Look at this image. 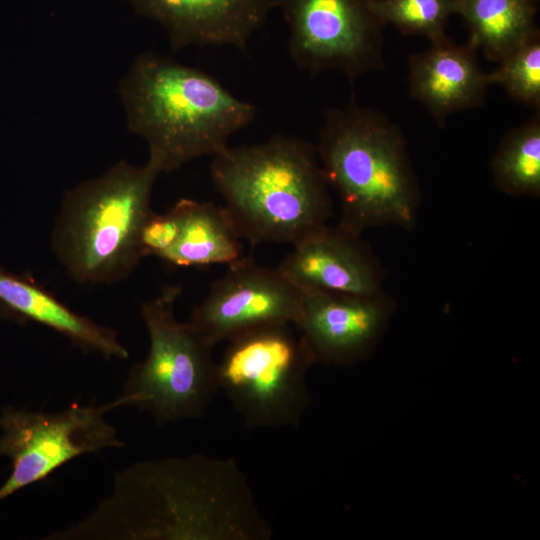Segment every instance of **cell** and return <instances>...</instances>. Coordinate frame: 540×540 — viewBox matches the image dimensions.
Masks as SVG:
<instances>
[{
  "label": "cell",
  "mask_w": 540,
  "mask_h": 540,
  "mask_svg": "<svg viewBox=\"0 0 540 540\" xmlns=\"http://www.w3.org/2000/svg\"><path fill=\"white\" fill-rule=\"evenodd\" d=\"M273 529L231 458L202 453L137 462L85 519L45 540H270Z\"/></svg>",
  "instance_id": "cell-1"
},
{
  "label": "cell",
  "mask_w": 540,
  "mask_h": 540,
  "mask_svg": "<svg viewBox=\"0 0 540 540\" xmlns=\"http://www.w3.org/2000/svg\"><path fill=\"white\" fill-rule=\"evenodd\" d=\"M118 91L127 127L159 173L219 153L257 113L212 75L152 51L137 56Z\"/></svg>",
  "instance_id": "cell-2"
},
{
  "label": "cell",
  "mask_w": 540,
  "mask_h": 540,
  "mask_svg": "<svg viewBox=\"0 0 540 540\" xmlns=\"http://www.w3.org/2000/svg\"><path fill=\"white\" fill-rule=\"evenodd\" d=\"M210 176L239 236L252 246H293L333 215L316 147L298 137L276 134L261 143L228 145L212 156Z\"/></svg>",
  "instance_id": "cell-3"
},
{
  "label": "cell",
  "mask_w": 540,
  "mask_h": 540,
  "mask_svg": "<svg viewBox=\"0 0 540 540\" xmlns=\"http://www.w3.org/2000/svg\"><path fill=\"white\" fill-rule=\"evenodd\" d=\"M315 147L339 197L338 225L360 235L383 226L414 228L421 193L398 124L353 95L346 106L325 110Z\"/></svg>",
  "instance_id": "cell-4"
},
{
  "label": "cell",
  "mask_w": 540,
  "mask_h": 540,
  "mask_svg": "<svg viewBox=\"0 0 540 540\" xmlns=\"http://www.w3.org/2000/svg\"><path fill=\"white\" fill-rule=\"evenodd\" d=\"M159 171L121 160L67 191L51 235L52 250L81 284L127 278L143 258L140 238Z\"/></svg>",
  "instance_id": "cell-5"
},
{
  "label": "cell",
  "mask_w": 540,
  "mask_h": 540,
  "mask_svg": "<svg viewBox=\"0 0 540 540\" xmlns=\"http://www.w3.org/2000/svg\"><path fill=\"white\" fill-rule=\"evenodd\" d=\"M180 285H165L142 304L148 337L145 359L129 371L122 405L148 412L159 425L203 416L219 391L214 347L175 316Z\"/></svg>",
  "instance_id": "cell-6"
},
{
  "label": "cell",
  "mask_w": 540,
  "mask_h": 540,
  "mask_svg": "<svg viewBox=\"0 0 540 540\" xmlns=\"http://www.w3.org/2000/svg\"><path fill=\"white\" fill-rule=\"evenodd\" d=\"M290 323H273L230 338L216 364L222 390L248 429L299 427L311 398L314 364Z\"/></svg>",
  "instance_id": "cell-7"
},
{
  "label": "cell",
  "mask_w": 540,
  "mask_h": 540,
  "mask_svg": "<svg viewBox=\"0 0 540 540\" xmlns=\"http://www.w3.org/2000/svg\"><path fill=\"white\" fill-rule=\"evenodd\" d=\"M122 406L119 398L102 406L73 404L58 413L6 407L0 415V457L12 470L0 486V502L16 491L44 480L82 454L125 446L105 414Z\"/></svg>",
  "instance_id": "cell-8"
},
{
  "label": "cell",
  "mask_w": 540,
  "mask_h": 540,
  "mask_svg": "<svg viewBox=\"0 0 540 540\" xmlns=\"http://www.w3.org/2000/svg\"><path fill=\"white\" fill-rule=\"evenodd\" d=\"M293 63L311 75L336 70L351 83L385 68L384 27L371 0H279Z\"/></svg>",
  "instance_id": "cell-9"
},
{
  "label": "cell",
  "mask_w": 540,
  "mask_h": 540,
  "mask_svg": "<svg viewBox=\"0 0 540 540\" xmlns=\"http://www.w3.org/2000/svg\"><path fill=\"white\" fill-rule=\"evenodd\" d=\"M301 300V291L278 268L262 266L243 255L210 285L188 322L215 347L262 325H294Z\"/></svg>",
  "instance_id": "cell-10"
},
{
  "label": "cell",
  "mask_w": 540,
  "mask_h": 540,
  "mask_svg": "<svg viewBox=\"0 0 540 540\" xmlns=\"http://www.w3.org/2000/svg\"><path fill=\"white\" fill-rule=\"evenodd\" d=\"M294 328L314 364L353 365L375 350L395 310L385 292L350 295L301 291Z\"/></svg>",
  "instance_id": "cell-11"
},
{
  "label": "cell",
  "mask_w": 540,
  "mask_h": 540,
  "mask_svg": "<svg viewBox=\"0 0 540 540\" xmlns=\"http://www.w3.org/2000/svg\"><path fill=\"white\" fill-rule=\"evenodd\" d=\"M292 247L277 268L300 291L384 293V269L362 235L328 224Z\"/></svg>",
  "instance_id": "cell-12"
},
{
  "label": "cell",
  "mask_w": 540,
  "mask_h": 540,
  "mask_svg": "<svg viewBox=\"0 0 540 540\" xmlns=\"http://www.w3.org/2000/svg\"><path fill=\"white\" fill-rule=\"evenodd\" d=\"M158 22L173 50L188 46H230L247 51L254 32L279 0H125Z\"/></svg>",
  "instance_id": "cell-13"
},
{
  "label": "cell",
  "mask_w": 540,
  "mask_h": 540,
  "mask_svg": "<svg viewBox=\"0 0 540 540\" xmlns=\"http://www.w3.org/2000/svg\"><path fill=\"white\" fill-rule=\"evenodd\" d=\"M476 48L449 38L433 43L408 60L410 96L443 126L451 114L482 106L491 85L478 62Z\"/></svg>",
  "instance_id": "cell-14"
},
{
  "label": "cell",
  "mask_w": 540,
  "mask_h": 540,
  "mask_svg": "<svg viewBox=\"0 0 540 540\" xmlns=\"http://www.w3.org/2000/svg\"><path fill=\"white\" fill-rule=\"evenodd\" d=\"M0 316L17 323L33 322L67 338L82 351L106 359H127L129 352L117 332L80 315L38 284L0 264Z\"/></svg>",
  "instance_id": "cell-15"
},
{
  "label": "cell",
  "mask_w": 540,
  "mask_h": 540,
  "mask_svg": "<svg viewBox=\"0 0 540 540\" xmlns=\"http://www.w3.org/2000/svg\"><path fill=\"white\" fill-rule=\"evenodd\" d=\"M171 209L178 234L161 260L178 267L230 264L243 256L242 239L224 206L182 198Z\"/></svg>",
  "instance_id": "cell-16"
},
{
  "label": "cell",
  "mask_w": 540,
  "mask_h": 540,
  "mask_svg": "<svg viewBox=\"0 0 540 540\" xmlns=\"http://www.w3.org/2000/svg\"><path fill=\"white\" fill-rule=\"evenodd\" d=\"M539 0H457L468 43L493 62H500L540 34L536 25Z\"/></svg>",
  "instance_id": "cell-17"
},
{
  "label": "cell",
  "mask_w": 540,
  "mask_h": 540,
  "mask_svg": "<svg viewBox=\"0 0 540 540\" xmlns=\"http://www.w3.org/2000/svg\"><path fill=\"white\" fill-rule=\"evenodd\" d=\"M496 188L509 196L540 195V109L508 131L490 162Z\"/></svg>",
  "instance_id": "cell-18"
},
{
  "label": "cell",
  "mask_w": 540,
  "mask_h": 540,
  "mask_svg": "<svg viewBox=\"0 0 540 540\" xmlns=\"http://www.w3.org/2000/svg\"><path fill=\"white\" fill-rule=\"evenodd\" d=\"M371 8L386 26L405 35H420L431 44L448 39L445 28L456 14L457 0H371Z\"/></svg>",
  "instance_id": "cell-19"
},
{
  "label": "cell",
  "mask_w": 540,
  "mask_h": 540,
  "mask_svg": "<svg viewBox=\"0 0 540 540\" xmlns=\"http://www.w3.org/2000/svg\"><path fill=\"white\" fill-rule=\"evenodd\" d=\"M498 63L489 73L491 85H500L513 100L540 109V34Z\"/></svg>",
  "instance_id": "cell-20"
},
{
  "label": "cell",
  "mask_w": 540,
  "mask_h": 540,
  "mask_svg": "<svg viewBox=\"0 0 540 540\" xmlns=\"http://www.w3.org/2000/svg\"><path fill=\"white\" fill-rule=\"evenodd\" d=\"M178 234V220L170 209L167 213L151 212L141 232L140 245L143 257L161 256L174 244Z\"/></svg>",
  "instance_id": "cell-21"
}]
</instances>
